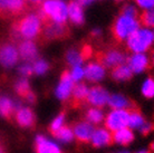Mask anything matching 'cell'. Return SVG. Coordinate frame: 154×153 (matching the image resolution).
Segmentation results:
<instances>
[{"mask_svg":"<svg viewBox=\"0 0 154 153\" xmlns=\"http://www.w3.org/2000/svg\"><path fill=\"white\" fill-rule=\"evenodd\" d=\"M36 153H62L60 149L55 143L48 141L45 136L38 135L35 140Z\"/></svg>","mask_w":154,"mask_h":153,"instance_id":"cell-16","label":"cell"},{"mask_svg":"<svg viewBox=\"0 0 154 153\" xmlns=\"http://www.w3.org/2000/svg\"><path fill=\"white\" fill-rule=\"evenodd\" d=\"M153 38H154V33H153Z\"/></svg>","mask_w":154,"mask_h":153,"instance_id":"cell-47","label":"cell"},{"mask_svg":"<svg viewBox=\"0 0 154 153\" xmlns=\"http://www.w3.org/2000/svg\"><path fill=\"white\" fill-rule=\"evenodd\" d=\"M153 64H154V52H153Z\"/></svg>","mask_w":154,"mask_h":153,"instance_id":"cell-46","label":"cell"},{"mask_svg":"<svg viewBox=\"0 0 154 153\" xmlns=\"http://www.w3.org/2000/svg\"><path fill=\"white\" fill-rule=\"evenodd\" d=\"M0 153H6V150H5L1 145H0Z\"/></svg>","mask_w":154,"mask_h":153,"instance_id":"cell-44","label":"cell"},{"mask_svg":"<svg viewBox=\"0 0 154 153\" xmlns=\"http://www.w3.org/2000/svg\"><path fill=\"white\" fill-rule=\"evenodd\" d=\"M113 140L114 143L121 144V145H127L134 141V134L131 129L125 127L122 130H119L113 133Z\"/></svg>","mask_w":154,"mask_h":153,"instance_id":"cell-22","label":"cell"},{"mask_svg":"<svg viewBox=\"0 0 154 153\" xmlns=\"http://www.w3.org/2000/svg\"><path fill=\"white\" fill-rule=\"evenodd\" d=\"M103 119H104V115H103L102 111L96 107H91L85 113V121L91 123L92 125L100 124L103 121Z\"/></svg>","mask_w":154,"mask_h":153,"instance_id":"cell-26","label":"cell"},{"mask_svg":"<svg viewBox=\"0 0 154 153\" xmlns=\"http://www.w3.org/2000/svg\"><path fill=\"white\" fill-rule=\"evenodd\" d=\"M97 63L102 66L106 67H116V66L123 65L125 57L122 53L117 50H107V52H100L96 54Z\"/></svg>","mask_w":154,"mask_h":153,"instance_id":"cell-8","label":"cell"},{"mask_svg":"<svg viewBox=\"0 0 154 153\" xmlns=\"http://www.w3.org/2000/svg\"><path fill=\"white\" fill-rule=\"evenodd\" d=\"M140 21L145 27H154V8L149 9L140 16Z\"/></svg>","mask_w":154,"mask_h":153,"instance_id":"cell-30","label":"cell"},{"mask_svg":"<svg viewBox=\"0 0 154 153\" xmlns=\"http://www.w3.org/2000/svg\"><path fill=\"white\" fill-rule=\"evenodd\" d=\"M108 98H109V94L106 89L100 86H94L88 91L86 103L96 108H100L108 103Z\"/></svg>","mask_w":154,"mask_h":153,"instance_id":"cell-10","label":"cell"},{"mask_svg":"<svg viewBox=\"0 0 154 153\" xmlns=\"http://www.w3.org/2000/svg\"><path fill=\"white\" fill-rule=\"evenodd\" d=\"M122 15L123 16H127V17H131V18H134L137 16V10H136V8L131 6V5H128V6H125L123 8V10H122Z\"/></svg>","mask_w":154,"mask_h":153,"instance_id":"cell-34","label":"cell"},{"mask_svg":"<svg viewBox=\"0 0 154 153\" xmlns=\"http://www.w3.org/2000/svg\"><path fill=\"white\" fill-rule=\"evenodd\" d=\"M27 8L25 0H0V15L10 16L23 14Z\"/></svg>","mask_w":154,"mask_h":153,"instance_id":"cell-11","label":"cell"},{"mask_svg":"<svg viewBox=\"0 0 154 153\" xmlns=\"http://www.w3.org/2000/svg\"><path fill=\"white\" fill-rule=\"evenodd\" d=\"M16 112V104L7 96L0 97V116L7 121H11Z\"/></svg>","mask_w":154,"mask_h":153,"instance_id":"cell-20","label":"cell"},{"mask_svg":"<svg viewBox=\"0 0 154 153\" xmlns=\"http://www.w3.org/2000/svg\"><path fill=\"white\" fill-rule=\"evenodd\" d=\"M42 23L40 18L36 15H28L15 23L14 31L23 37V38L31 39L37 37L42 34Z\"/></svg>","mask_w":154,"mask_h":153,"instance_id":"cell-2","label":"cell"},{"mask_svg":"<svg viewBox=\"0 0 154 153\" xmlns=\"http://www.w3.org/2000/svg\"><path fill=\"white\" fill-rule=\"evenodd\" d=\"M133 75L131 68L126 65H119L113 68L112 77L115 80H127Z\"/></svg>","mask_w":154,"mask_h":153,"instance_id":"cell-25","label":"cell"},{"mask_svg":"<svg viewBox=\"0 0 154 153\" xmlns=\"http://www.w3.org/2000/svg\"><path fill=\"white\" fill-rule=\"evenodd\" d=\"M128 67L134 73H141L149 68V59L143 54H135L128 59Z\"/></svg>","mask_w":154,"mask_h":153,"instance_id":"cell-19","label":"cell"},{"mask_svg":"<svg viewBox=\"0 0 154 153\" xmlns=\"http://www.w3.org/2000/svg\"><path fill=\"white\" fill-rule=\"evenodd\" d=\"M68 11L67 6L62 0H46L42 4V8L39 12L42 23L51 20L57 23H64L67 19Z\"/></svg>","mask_w":154,"mask_h":153,"instance_id":"cell-1","label":"cell"},{"mask_svg":"<svg viewBox=\"0 0 154 153\" xmlns=\"http://www.w3.org/2000/svg\"><path fill=\"white\" fill-rule=\"evenodd\" d=\"M15 91L20 97L26 98V96L31 92L30 86H29V82L26 78H21V80H17L15 84Z\"/></svg>","mask_w":154,"mask_h":153,"instance_id":"cell-28","label":"cell"},{"mask_svg":"<svg viewBox=\"0 0 154 153\" xmlns=\"http://www.w3.org/2000/svg\"><path fill=\"white\" fill-rule=\"evenodd\" d=\"M81 55H82L83 61L91 57V56H92V48H91V46H88V45H85V46L83 47V49H82Z\"/></svg>","mask_w":154,"mask_h":153,"instance_id":"cell-38","label":"cell"},{"mask_svg":"<svg viewBox=\"0 0 154 153\" xmlns=\"http://www.w3.org/2000/svg\"><path fill=\"white\" fill-rule=\"evenodd\" d=\"M153 40L154 38L152 31L149 29H140V30L133 33L128 37L127 47L134 53L141 54L142 52H145L152 45Z\"/></svg>","mask_w":154,"mask_h":153,"instance_id":"cell-4","label":"cell"},{"mask_svg":"<svg viewBox=\"0 0 154 153\" xmlns=\"http://www.w3.org/2000/svg\"><path fill=\"white\" fill-rule=\"evenodd\" d=\"M67 11H68V16H69L70 20L74 23H76V25L83 23V21H84V15H83L81 6L77 2L72 1L69 6L67 7Z\"/></svg>","mask_w":154,"mask_h":153,"instance_id":"cell-24","label":"cell"},{"mask_svg":"<svg viewBox=\"0 0 154 153\" xmlns=\"http://www.w3.org/2000/svg\"><path fill=\"white\" fill-rule=\"evenodd\" d=\"M88 88L85 84H77L74 86V89L72 92V106L74 108L82 106L87 101L88 95Z\"/></svg>","mask_w":154,"mask_h":153,"instance_id":"cell-15","label":"cell"},{"mask_svg":"<svg viewBox=\"0 0 154 153\" xmlns=\"http://www.w3.org/2000/svg\"><path fill=\"white\" fill-rule=\"evenodd\" d=\"M19 55L25 61H34L37 57V48L31 40H23L19 45Z\"/></svg>","mask_w":154,"mask_h":153,"instance_id":"cell-21","label":"cell"},{"mask_svg":"<svg viewBox=\"0 0 154 153\" xmlns=\"http://www.w3.org/2000/svg\"><path fill=\"white\" fill-rule=\"evenodd\" d=\"M19 72L23 76H30L34 70H32V68H31L29 65H23L19 68Z\"/></svg>","mask_w":154,"mask_h":153,"instance_id":"cell-39","label":"cell"},{"mask_svg":"<svg viewBox=\"0 0 154 153\" xmlns=\"http://www.w3.org/2000/svg\"><path fill=\"white\" fill-rule=\"evenodd\" d=\"M31 1H34V2H40L42 0H31Z\"/></svg>","mask_w":154,"mask_h":153,"instance_id":"cell-45","label":"cell"},{"mask_svg":"<svg viewBox=\"0 0 154 153\" xmlns=\"http://www.w3.org/2000/svg\"><path fill=\"white\" fill-rule=\"evenodd\" d=\"M84 76L89 82H98L105 76V68L100 63H91L84 70Z\"/></svg>","mask_w":154,"mask_h":153,"instance_id":"cell-17","label":"cell"},{"mask_svg":"<svg viewBox=\"0 0 154 153\" xmlns=\"http://www.w3.org/2000/svg\"><path fill=\"white\" fill-rule=\"evenodd\" d=\"M122 153H127V152H122Z\"/></svg>","mask_w":154,"mask_h":153,"instance_id":"cell-48","label":"cell"},{"mask_svg":"<svg viewBox=\"0 0 154 153\" xmlns=\"http://www.w3.org/2000/svg\"><path fill=\"white\" fill-rule=\"evenodd\" d=\"M15 121L20 127L23 129H34L37 123L34 111L29 107H20L15 112Z\"/></svg>","mask_w":154,"mask_h":153,"instance_id":"cell-9","label":"cell"},{"mask_svg":"<svg viewBox=\"0 0 154 153\" xmlns=\"http://www.w3.org/2000/svg\"><path fill=\"white\" fill-rule=\"evenodd\" d=\"M142 94L146 98H152L154 97V80L153 78H147L142 86Z\"/></svg>","mask_w":154,"mask_h":153,"instance_id":"cell-31","label":"cell"},{"mask_svg":"<svg viewBox=\"0 0 154 153\" xmlns=\"http://www.w3.org/2000/svg\"><path fill=\"white\" fill-rule=\"evenodd\" d=\"M92 145L94 148H102V146L112 145L114 143L113 133L106 129H96L92 138Z\"/></svg>","mask_w":154,"mask_h":153,"instance_id":"cell-14","label":"cell"},{"mask_svg":"<svg viewBox=\"0 0 154 153\" xmlns=\"http://www.w3.org/2000/svg\"><path fill=\"white\" fill-rule=\"evenodd\" d=\"M108 105L112 107L113 110H131L136 107V104L134 102L130 101L123 95H111L108 98Z\"/></svg>","mask_w":154,"mask_h":153,"instance_id":"cell-18","label":"cell"},{"mask_svg":"<svg viewBox=\"0 0 154 153\" xmlns=\"http://www.w3.org/2000/svg\"><path fill=\"white\" fill-rule=\"evenodd\" d=\"M137 153H152V152H151L150 150H142V151H140Z\"/></svg>","mask_w":154,"mask_h":153,"instance_id":"cell-43","label":"cell"},{"mask_svg":"<svg viewBox=\"0 0 154 153\" xmlns=\"http://www.w3.org/2000/svg\"><path fill=\"white\" fill-rule=\"evenodd\" d=\"M140 131L142 135H149L151 132H154V123H144Z\"/></svg>","mask_w":154,"mask_h":153,"instance_id":"cell-36","label":"cell"},{"mask_svg":"<svg viewBox=\"0 0 154 153\" xmlns=\"http://www.w3.org/2000/svg\"><path fill=\"white\" fill-rule=\"evenodd\" d=\"M130 111V117H128V129H141L143 124L145 123V120L143 117L142 113L139 107H134L128 110Z\"/></svg>","mask_w":154,"mask_h":153,"instance_id":"cell-23","label":"cell"},{"mask_svg":"<svg viewBox=\"0 0 154 153\" xmlns=\"http://www.w3.org/2000/svg\"><path fill=\"white\" fill-rule=\"evenodd\" d=\"M25 100L27 101V102H29L30 104H35L36 103V95L32 92H30L27 96H26Z\"/></svg>","mask_w":154,"mask_h":153,"instance_id":"cell-40","label":"cell"},{"mask_svg":"<svg viewBox=\"0 0 154 153\" xmlns=\"http://www.w3.org/2000/svg\"><path fill=\"white\" fill-rule=\"evenodd\" d=\"M70 75H72V78H73L74 82H75V80H79L84 76V70H83V68H81L79 66H77V67H74L73 72L70 73Z\"/></svg>","mask_w":154,"mask_h":153,"instance_id":"cell-35","label":"cell"},{"mask_svg":"<svg viewBox=\"0 0 154 153\" xmlns=\"http://www.w3.org/2000/svg\"><path fill=\"white\" fill-rule=\"evenodd\" d=\"M19 52L11 44L0 46V64L5 67H11L18 61Z\"/></svg>","mask_w":154,"mask_h":153,"instance_id":"cell-13","label":"cell"},{"mask_svg":"<svg viewBox=\"0 0 154 153\" xmlns=\"http://www.w3.org/2000/svg\"><path fill=\"white\" fill-rule=\"evenodd\" d=\"M74 1L77 2V4L81 6V5H87L88 2H91L92 0H74Z\"/></svg>","mask_w":154,"mask_h":153,"instance_id":"cell-41","label":"cell"},{"mask_svg":"<svg viewBox=\"0 0 154 153\" xmlns=\"http://www.w3.org/2000/svg\"><path fill=\"white\" fill-rule=\"evenodd\" d=\"M150 151H151L152 153L154 152V142H152V143L150 144Z\"/></svg>","mask_w":154,"mask_h":153,"instance_id":"cell-42","label":"cell"},{"mask_svg":"<svg viewBox=\"0 0 154 153\" xmlns=\"http://www.w3.org/2000/svg\"><path fill=\"white\" fill-rule=\"evenodd\" d=\"M65 112H62L56 116L54 119V121L50 123L49 127H48V131H49L50 134H54L56 131H58L60 127L64 125V122H65Z\"/></svg>","mask_w":154,"mask_h":153,"instance_id":"cell-29","label":"cell"},{"mask_svg":"<svg viewBox=\"0 0 154 153\" xmlns=\"http://www.w3.org/2000/svg\"><path fill=\"white\" fill-rule=\"evenodd\" d=\"M69 34L68 28L64 23H57L51 20H47L42 23V37L44 39H58L65 38Z\"/></svg>","mask_w":154,"mask_h":153,"instance_id":"cell-6","label":"cell"},{"mask_svg":"<svg viewBox=\"0 0 154 153\" xmlns=\"http://www.w3.org/2000/svg\"><path fill=\"white\" fill-rule=\"evenodd\" d=\"M53 135L57 139L58 141L65 142V143L73 141V139H74L73 129H72V126H69V125H63V126L58 131H56Z\"/></svg>","mask_w":154,"mask_h":153,"instance_id":"cell-27","label":"cell"},{"mask_svg":"<svg viewBox=\"0 0 154 153\" xmlns=\"http://www.w3.org/2000/svg\"><path fill=\"white\" fill-rule=\"evenodd\" d=\"M74 80L72 78V75L68 70L63 72L62 76H60V82L58 85L57 89H56V95L59 100L66 101L72 95V92L74 89Z\"/></svg>","mask_w":154,"mask_h":153,"instance_id":"cell-12","label":"cell"},{"mask_svg":"<svg viewBox=\"0 0 154 153\" xmlns=\"http://www.w3.org/2000/svg\"><path fill=\"white\" fill-rule=\"evenodd\" d=\"M137 28H139L137 20L127 16L121 15L112 26L113 37L117 42H122L123 39L128 38L133 33H135Z\"/></svg>","mask_w":154,"mask_h":153,"instance_id":"cell-3","label":"cell"},{"mask_svg":"<svg viewBox=\"0 0 154 153\" xmlns=\"http://www.w3.org/2000/svg\"><path fill=\"white\" fill-rule=\"evenodd\" d=\"M128 110H113L105 119V129L112 133L125 129L128 125Z\"/></svg>","mask_w":154,"mask_h":153,"instance_id":"cell-5","label":"cell"},{"mask_svg":"<svg viewBox=\"0 0 154 153\" xmlns=\"http://www.w3.org/2000/svg\"><path fill=\"white\" fill-rule=\"evenodd\" d=\"M47 69H48V64H47L45 61L39 59V61H37L35 63L32 70H34L36 74H38V75H42V74L46 73Z\"/></svg>","mask_w":154,"mask_h":153,"instance_id":"cell-33","label":"cell"},{"mask_svg":"<svg viewBox=\"0 0 154 153\" xmlns=\"http://www.w3.org/2000/svg\"><path fill=\"white\" fill-rule=\"evenodd\" d=\"M72 129L74 132V138L76 139V141L78 143H83V144L89 143L92 141L93 134L96 130L94 125H92L91 123L86 122V121L75 122L72 125Z\"/></svg>","mask_w":154,"mask_h":153,"instance_id":"cell-7","label":"cell"},{"mask_svg":"<svg viewBox=\"0 0 154 153\" xmlns=\"http://www.w3.org/2000/svg\"><path fill=\"white\" fill-rule=\"evenodd\" d=\"M66 58H67V61L72 66H79L83 63V58H82V55L76 50H69L67 55H66Z\"/></svg>","mask_w":154,"mask_h":153,"instance_id":"cell-32","label":"cell"},{"mask_svg":"<svg viewBox=\"0 0 154 153\" xmlns=\"http://www.w3.org/2000/svg\"><path fill=\"white\" fill-rule=\"evenodd\" d=\"M136 4L139 5L140 7L144 8V9H152L154 8V0H135Z\"/></svg>","mask_w":154,"mask_h":153,"instance_id":"cell-37","label":"cell"}]
</instances>
